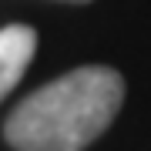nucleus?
<instances>
[{"instance_id": "obj_1", "label": "nucleus", "mask_w": 151, "mask_h": 151, "mask_svg": "<svg viewBox=\"0 0 151 151\" xmlns=\"http://www.w3.org/2000/svg\"><path fill=\"white\" fill-rule=\"evenodd\" d=\"M121 104L124 77L114 67H74L7 114L4 141L14 151H87L114 124Z\"/></svg>"}, {"instance_id": "obj_2", "label": "nucleus", "mask_w": 151, "mask_h": 151, "mask_svg": "<svg viewBox=\"0 0 151 151\" xmlns=\"http://www.w3.org/2000/svg\"><path fill=\"white\" fill-rule=\"evenodd\" d=\"M37 54V30L27 24H7L0 27V101L17 87L24 70Z\"/></svg>"}, {"instance_id": "obj_3", "label": "nucleus", "mask_w": 151, "mask_h": 151, "mask_svg": "<svg viewBox=\"0 0 151 151\" xmlns=\"http://www.w3.org/2000/svg\"><path fill=\"white\" fill-rule=\"evenodd\" d=\"M60 4H91V0H60Z\"/></svg>"}]
</instances>
